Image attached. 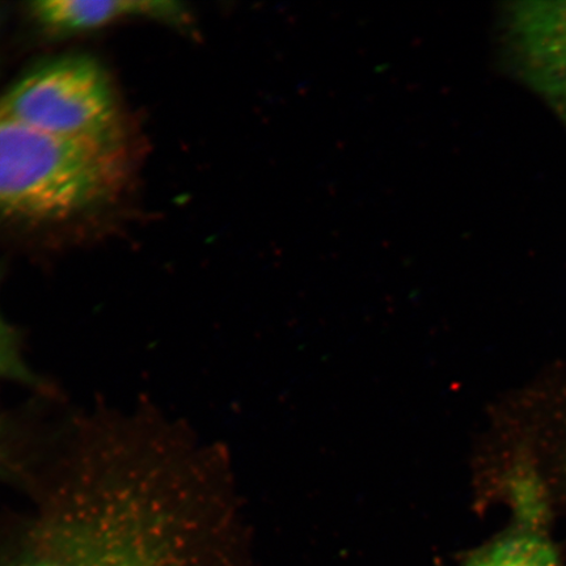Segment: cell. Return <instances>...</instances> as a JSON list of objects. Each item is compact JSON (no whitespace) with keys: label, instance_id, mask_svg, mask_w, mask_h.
I'll return each instance as SVG.
<instances>
[{"label":"cell","instance_id":"9","mask_svg":"<svg viewBox=\"0 0 566 566\" xmlns=\"http://www.w3.org/2000/svg\"><path fill=\"white\" fill-rule=\"evenodd\" d=\"M464 566H475L473 565V563L470 560L469 563H467Z\"/></svg>","mask_w":566,"mask_h":566},{"label":"cell","instance_id":"3","mask_svg":"<svg viewBox=\"0 0 566 566\" xmlns=\"http://www.w3.org/2000/svg\"><path fill=\"white\" fill-rule=\"evenodd\" d=\"M0 115L56 138L124 146L115 92L88 56H65L34 69L0 97Z\"/></svg>","mask_w":566,"mask_h":566},{"label":"cell","instance_id":"4","mask_svg":"<svg viewBox=\"0 0 566 566\" xmlns=\"http://www.w3.org/2000/svg\"><path fill=\"white\" fill-rule=\"evenodd\" d=\"M506 61L566 129V0H521L501 18Z\"/></svg>","mask_w":566,"mask_h":566},{"label":"cell","instance_id":"5","mask_svg":"<svg viewBox=\"0 0 566 566\" xmlns=\"http://www.w3.org/2000/svg\"><path fill=\"white\" fill-rule=\"evenodd\" d=\"M30 13L42 31L60 38L103 30L132 19L179 24L187 20L181 4L160 0H49L30 4Z\"/></svg>","mask_w":566,"mask_h":566},{"label":"cell","instance_id":"8","mask_svg":"<svg viewBox=\"0 0 566 566\" xmlns=\"http://www.w3.org/2000/svg\"><path fill=\"white\" fill-rule=\"evenodd\" d=\"M17 465L15 442L12 441L11 429L0 417V479L10 475Z\"/></svg>","mask_w":566,"mask_h":566},{"label":"cell","instance_id":"7","mask_svg":"<svg viewBox=\"0 0 566 566\" xmlns=\"http://www.w3.org/2000/svg\"><path fill=\"white\" fill-rule=\"evenodd\" d=\"M0 378L33 385L35 378L25 364L15 331L0 315Z\"/></svg>","mask_w":566,"mask_h":566},{"label":"cell","instance_id":"6","mask_svg":"<svg viewBox=\"0 0 566 566\" xmlns=\"http://www.w3.org/2000/svg\"><path fill=\"white\" fill-rule=\"evenodd\" d=\"M471 562L475 566H560L554 546L533 526H523L502 537Z\"/></svg>","mask_w":566,"mask_h":566},{"label":"cell","instance_id":"1","mask_svg":"<svg viewBox=\"0 0 566 566\" xmlns=\"http://www.w3.org/2000/svg\"><path fill=\"white\" fill-rule=\"evenodd\" d=\"M196 451L137 421L84 431L0 566H212Z\"/></svg>","mask_w":566,"mask_h":566},{"label":"cell","instance_id":"2","mask_svg":"<svg viewBox=\"0 0 566 566\" xmlns=\"http://www.w3.org/2000/svg\"><path fill=\"white\" fill-rule=\"evenodd\" d=\"M124 146L49 136L0 115V219L65 221L115 200Z\"/></svg>","mask_w":566,"mask_h":566}]
</instances>
